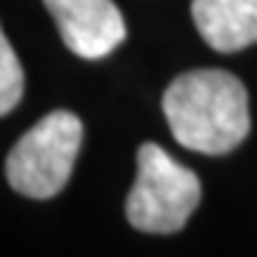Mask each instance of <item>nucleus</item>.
I'll list each match as a JSON object with an SVG mask.
<instances>
[{
  "label": "nucleus",
  "instance_id": "f03ea898",
  "mask_svg": "<svg viewBox=\"0 0 257 257\" xmlns=\"http://www.w3.org/2000/svg\"><path fill=\"white\" fill-rule=\"evenodd\" d=\"M200 203V180L157 143L138 149V177L126 197V217L138 231L175 234Z\"/></svg>",
  "mask_w": 257,
  "mask_h": 257
},
{
  "label": "nucleus",
  "instance_id": "20e7f679",
  "mask_svg": "<svg viewBox=\"0 0 257 257\" xmlns=\"http://www.w3.org/2000/svg\"><path fill=\"white\" fill-rule=\"evenodd\" d=\"M63 43L77 57L97 60L126 40V20L114 0H43Z\"/></svg>",
  "mask_w": 257,
  "mask_h": 257
},
{
  "label": "nucleus",
  "instance_id": "39448f33",
  "mask_svg": "<svg viewBox=\"0 0 257 257\" xmlns=\"http://www.w3.org/2000/svg\"><path fill=\"white\" fill-rule=\"evenodd\" d=\"M192 18L214 52H240L257 43V0H192Z\"/></svg>",
  "mask_w": 257,
  "mask_h": 257
},
{
  "label": "nucleus",
  "instance_id": "f257e3e1",
  "mask_svg": "<svg viewBox=\"0 0 257 257\" xmlns=\"http://www.w3.org/2000/svg\"><path fill=\"white\" fill-rule=\"evenodd\" d=\"M163 114L177 143L200 155H229L251 128L246 86L223 69L175 77L163 94Z\"/></svg>",
  "mask_w": 257,
  "mask_h": 257
},
{
  "label": "nucleus",
  "instance_id": "7ed1b4c3",
  "mask_svg": "<svg viewBox=\"0 0 257 257\" xmlns=\"http://www.w3.org/2000/svg\"><path fill=\"white\" fill-rule=\"evenodd\" d=\"M83 143V123L66 109L49 111L15 143L6 157V177L15 192L46 200L72 177Z\"/></svg>",
  "mask_w": 257,
  "mask_h": 257
},
{
  "label": "nucleus",
  "instance_id": "423d86ee",
  "mask_svg": "<svg viewBox=\"0 0 257 257\" xmlns=\"http://www.w3.org/2000/svg\"><path fill=\"white\" fill-rule=\"evenodd\" d=\"M20 97H23V66L0 29V117L9 114L20 103Z\"/></svg>",
  "mask_w": 257,
  "mask_h": 257
}]
</instances>
